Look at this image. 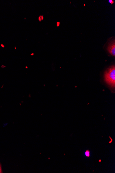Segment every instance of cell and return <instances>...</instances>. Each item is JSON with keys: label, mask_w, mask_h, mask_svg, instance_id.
Here are the masks:
<instances>
[{"label": "cell", "mask_w": 115, "mask_h": 173, "mask_svg": "<svg viewBox=\"0 0 115 173\" xmlns=\"http://www.w3.org/2000/svg\"><path fill=\"white\" fill-rule=\"evenodd\" d=\"M104 80L108 85L114 87L115 86V67L112 66L106 71L104 74Z\"/></svg>", "instance_id": "6da1fadb"}, {"label": "cell", "mask_w": 115, "mask_h": 173, "mask_svg": "<svg viewBox=\"0 0 115 173\" xmlns=\"http://www.w3.org/2000/svg\"><path fill=\"white\" fill-rule=\"evenodd\" d=\"M108 50L109 52L112 55L115 56V41L112 42V43L110 44L108 48Z\"/></svg>", "instance_id": "7a4b0ae2"}, {"label": "cell", "mask_w": 115, "mask_h": 173, "mask_svg": "<svg viewBox=\"0 0 115 173\" xmlns=\"http://www.w3.org/2000/svg\"><path fill=\"white\" fill-rule=\"evenodd\" d=\"M90 151L88 150H87L85 152V155L87 157H89L90 156Z\"/></svg>", "instance_id": "3957f363"}, {"label": "cell", "mask_w": 115, "mask_h": 173, "mask_svg": "<svg viewBox=\"0 0 115 173\" xmlns=\"http://www.w3.org/2000/svg\"><path fill=\"white\" fill-rule=\"evenodd\" d=\"M43 16H40V17H39V20H40V21H41L43 20Z\"/></svg>", "instance_id": "277c9868"}, {"label": "cell", "mask_w": 115, "mask_h": 173, "mask_svg": "<svg viewBox=\"0 0 115 173\" xmlns=\"http://www.w3.org/2000/svg\"><path fill=\"white\" fill-rule=\"evenodd\" d=\"M2 173V171L1 166L0 164V173Z\"/></svg>", "instance_id": "5b68a950"}, {"label": "cell", "mask_w": 115, "mask_h": 173, "mask_svg": "<svg viewBox=\"0 0 115 173\" xmlns=\"http://www.w3.org/2000/svg\"><path fill=\"white\" fill-rule=\"evenodd\" d=\"M59 24H60V23L58 22L57 23V26H59Z\"/></svg>", "instance_id": "8992f818"}]
</instances>
